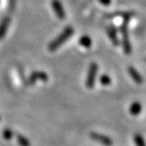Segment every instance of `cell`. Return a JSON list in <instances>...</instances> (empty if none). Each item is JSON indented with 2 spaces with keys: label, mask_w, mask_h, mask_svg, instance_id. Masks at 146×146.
<instances>
[{
  "label": "cell",
  "mask_w": 146,
  "mask_h": 146,
  "mask_svg": "<svg viewBox=\"0 0 146 146\" xmlns=\"http://www.w3.org/2000/svg\"><path fill=\"white\" fill-rule=\"evenodd\" d=\"M74 33V29H73L72 27H66L64 31L55 39L51 41V42L48 44V48L49 51L53 52L55 50H56L58 48H60L62 44H64L66 40H68L70 39V37L73 35Z\"/></svg>",
  "instance_id": "obj_1"
},
{
  "label": "cell",
  "mask_w": 146,
  "mask_h": 146,
  "mask_svg": "<svg viewBox=\"0 0 146 146\" xmlns=\"http://www.w3.org/2000/svg\"><path fill=\"white\" fill-rule=\"evenodd\" d=\"M128 20H124L122 25L121 26V33L122 35V48L124 53L126 55H131L132 47L129 38V31H128Z\"/></svg>",
  "instance_id": "obj_2"
},
{
  "label": "cell",
  "mask_w": 146,
  "mask_h": 146,
  "mask_svg": "<svg viewBox=\"0 0 146 146\" xmlns=\"http://www.w3.org/2000/svg\"><path fill=\"white\" fill-rule=\"evenodd\" d=\"M99 66L96 62H92L89 66L88 71H87V76L86 79V86L88 89H92L95 85V81L98 74Z\"/></svg>",
  "instance_id": "obj_3"
},
{
  "label": "cell",
  "mask_w": 146,
  "mask_h": 146,
  "mask_svg": "<svg viewBox=\"0 0 146 146\" xmlns=\"http://www.w3.org/2000/svg\"><path fill=\"white\" fill-rule=\"evenodd\" d=\"M48 79V76L44 71H34L31 73V75L26 80L27 86H32L35 85L37 81H42L47 82Z\"/></svg>",
  "instance_id": "obj_4"
},
{
  "label": "cell",
  "mask_w": 146,
  "mask_h": 146,
  "mask_svg": "<svg viewBox=\"0 0 146 146\" xmlns=\"http://www.w3.org/2000/svg\"><path fill=\"white\" fill-rule=\"evenodd\" d=\"M90 137L93 140V141H96L100 143H101L104 146H112L113 142V140L108 137L106 135H103L100 133H97V132H92L90 134Z\"/></svg>",
  "instance_id": "obj_5"
},
{
  "label": "cell",
  "mask_w": 146,
  "mask_h": 146,
  "mask_svg": "<svg viewBox=\"0 0 146 146\" xmlns=\"http://www.w3.org/2000/svg\"><path fill=\"white\" fill-rule=\"evenodd\" d=\"M128 72H129V76L131 77V78L133 79V81L135 83V84L142 85L143 83V78L142 75L137 71V69H135L132 66H129L128 68Z\"/></svg>",
  "instance_id": "obj_6"
},
{
  "label": "cell",
  "mask_w": 146,
  "mask_h": 146,
  "mask_svg": "<svg viewBox=\"0 0 146 146\" xmlns=\"http://www.w3.org/2000/svg\"><path fill=\"white\" fill-rule=\"evenodd\" d=\"M52 7H53L55 13L59 19H65V13L64 11V8H62L61 3L58 0H53V1H52Z\"/></svg>",
  "instance_id": "obj_7"
},
{
  "label": "cell",
  "mask_w": 146,
  "mask_h": 146,
  "mask_svg": "<svg viewBox=\"0 0 146 146\" xmlns=\"http://www.w3.org/2000/svg\"><path fill=\"white\" fill-rule=\"evenodd\" d=\"M11 21L12 19L10 17H5L1 23H0V40H3L7 33V30H8V27L11 24Z\"/></svg>",
  "instance_id": "obj_8"
},
{
  "label": "cell",
  "mask_w": 146,
  "mask_h": 146,
  "mask_svg": "<svg viewBox=\"0 0 146 146\" xmlns=\"http://www.w3.org/2000/svg\"><path fill=\"white\" fill-rule=\"evenodd\" d=\"M107 34L110 39V40L112 41V43L113 46H119V39L117 37V33H116V29L114 28L113 26H109L107 27Z\"/></svg>",
  "instance_id": "obj_9"
},
{
  "label": "cell",
  "mask_w": 146,
  "mask_h": 146,
  "mask_svg": "<svg viewBox=\"0 0 146 146\" xmlns=\"http://www.w3.org/2000/svg\"><path fill=\"white\" fill-rule=\"evenodd\" d=\"M143 107L142 104L138 101H135L133 102L130 107H129V113L132 114L133 116H137L138 114H140V113L142 112Z\"/></svg>",
  "instance_id": "obj_10"
},
{
  "label": "cell",
  "mask_w": 146,
  "mask_h": 146,
  "mask_svg": "<svg viewBox=\"0 0 146 146\" xmlns=\"http://www.w3.org/2000/svg\"><path fill=\"white\" fill-rule=\"evenodd\" d=\"M78 43L80 46L84 47L86 48H89L92 47V39L90 38V36L88 35H83L79 38L78 40Z\"/></svg>",
  "instance_id": "obj_11"
},
{
  "label": "cell",
  "mask_w": 146,
  "mask_h": 146,
  "mask_svg": "<svg viewBox=\"0 0 146 146\" xmlns=\"http://www.w3.org/2000/svg\"><path fill=\"white\" fill-rule=\"evenodd\" d=\"M16 138H17V142H18L19 146H30L29 140L27 137H25L24 135L18 134L16 135Z\"/></svg>",
  "instance_id": "obj_12"
},
{
  "label": "cell",
  "mask_w": 146,
  "mask_h": 146,
  "mask_svg": "<svg viewBox=\"0 0 146 146\" xmlns=\"http://www.w3.org/2000/svg\"><path fill=\"white\" fill-rule=\"evenodd\" d=\"M134 142L135 146H146V143L143 135L140 134H135L134 137Z\"/></svg>",
  "instance_id": "obj_13"
},
{
  "label": "cell",
  "mask_w": 146,
  "mask_h": 146,
  "mask_svg": "<svg viewBox=\"0 0 146 146\" xmlns=\"http://www.w3.org/2000/svg\"><path fill=\"white\" fill-rule=\"evenodd\" d=\"M100 83L101 85L107 86L111 85L112 79H111V78H110L108 75H107V74H103V75H101V76L100 77Z\"/></svg>",
  "instance_id": "obj_14"
},
{
  "label": "cell",
  "mask_w": 146,
  "mask_h": 146,
  "mask_svg": "<svg viewBox=\"0 0 146 146\" xmlns=\"http://www.w3.org/2000/svg\"><path fill=\"white\" fill-rule=\"evenodd\" d=\"M3 137L5 140H11L13 137V132L10 129H5L3 131Z\"/></svg>",
  "instance_id": "obj_15"
},
{
  "label": "cell",
  "mask_w": 146,
  "mask_h": 146,
  "mask_svg": "<svg viewBox=\"0 0 146 146\" xmlns=\"http://www.w3.org/2000/svg\"><path fill=\"white\" fill-rule=\"evenodd\" d=\"M99 1L104 5H109L111 4V0H99Z\"/></svg>",
  "instance_id": "obj_16"
}]
</instances>
